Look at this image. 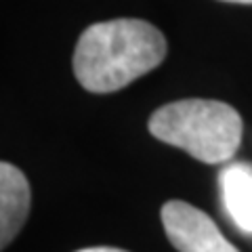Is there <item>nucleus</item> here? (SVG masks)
I'll return each mask as SVG.
<instances>
[{"label": "nucleus", "mask_w": 252, "mask_h": 252, "mask_svg": "<svg viewBox=\"0 0 252 252\" xmlns=\"http://www.w3.org/2000/svg\"><path fill=\"white\" fill-rule=\"evenodd\" d=\"M166 38L143 19H112L86 28L74 49V76L89 93H116L156 69Z\"/></svg>", "instance_id": "f257e3e1"}, {"label": "nucleus", "mask_w": 252, "mask_h": 252, "mask_svg": "<svg viewBox=\"0 0 252 252\" xmlns=\"http://www.w3.org/2000/svg\"><path fill=\"white\" fill-rule=\"evenodd\" d=\"M147 128L204 164H223L240 149L244 124L238 109L223 101L181 99L156 109Z\"/></svg>", "instance_id": "f03ea898"}, {"label": "nucleus", "mask_w": 252, "mask_h": 252, "mask_svg": "<svg viewBox=\"0 0 252 252\" xmlns=\"http://www.w3.org/2000/svg\"><path fill=\"white\" fill-rule=\"evenodd\" d=\"M162 225L170 244L179 252H240L219 231L206 212L183 200L164 204Z\"/></svg>", "instance_id": "7ed1b4c3"}, {"label": "nucleus", "mask_w": 252, "mask_h": 252, "mask_svg": "<svg viewBox=\"0 0 252 252\" xmlns=\"http://www.w3.org/2000/svg\"><path fill=\"white\" fill-rule=\"evenodd\" d=\"M30 215V183L9 162L0 164V244L6 248Z\"/></svg>", "instance_id": "20e7f679"}, {"label": "nucleus", "mask_w": 252, "mask_h": 252, "mask_svg": "<svg viewBox=\"0 0 252 252\" xmlns=\"http://www.w3.org/2000/svg\"><path fill=\"white\" fill-rule=\"evenodd\" d=\"M225 210L242 231L252 233V166L231 164L219 177Z\"/></svg>", "instance_id": "39448f33"}, {"label": "nucleus", "mask_w": 252, "mask_h": 252, "mask_svg": "<svg viewBox=\"0 0 252 252\" xmlns=\"http://www.w3.org/2000/svg\"><path fill=\"white\" fill-rule=\"evenodd\" d=\"M78 252H126V250H120V248H109V246H94V248H82Z\"/></svg>", "instance_id": "423d86ee"}, {"label": "nucleus", "mask_w": 252, "mask_h": 252, "mask_svg": "<svg viewBox=\"0 0 252 252\" xmlns=\"http://www.w3.org/2000/svg\"><path fill=\"white\" fill-rule=\"evenodd\" d=\"M223 2H238V4H252V0H223Z\"/></svg>", "instance_id": "0eeeda50"}]
</instances>
